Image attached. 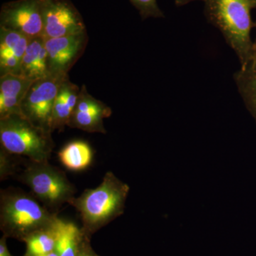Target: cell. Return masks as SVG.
<instances>
[{
  "mask_svg": "<svg viewBox=\"0 0 256 256\" xmlns=\"http://www.w3.org/2000/svg\"><path fill=\"white\" fill-rule=\"evenodd\" d=\"M68 76L48 75L34 80L20 104V112L24 117L37 127L52 132L54 104L62 82Z\"/></svg>",
  "mask_w": 256,
  "mask_h": 256,
  "instance_id": "6",
  "label": "cell"
},
{
  "mask_svg": "<svg viewBox=\"0 0 256 256\" xmlns=\"http://www.w3.org/2000/svg\"><path fill=\"white\" fill-rule=\"evenodd\" d=\"M106 114L96 111L79 112L74 111L69 120L68 127L77 128L88 132H99L106 134L104 119L107 118Z\"/></svg>",
  "mask_w": 256,
  "mask_h": 256,
  "instance_id": "17",
  "label": "cell"
},
{
  "mask_svg": "<svg viewBox=\"0 0 256 256\" xmlns=\"http://www.w3.org/2000/svg\"><path fill=\"white\" fill-rule=\"evenodd\" d=\"M32 82L20 75L0 76V118L21 114L20 104Z\"/></svg>",
  "mask_w": 256,
  "mask_h": 256,
  "instance_id": "10",
  "label": "cell"
},
{
  "mask_svg": "<svg viewBox=\"0 0 256 256\" xmlns=\"http://www.w3.org/2000/svg\"><path fill=\"white\" fill-rule=\"evenodd\" d=\"M205 14L218 28L227 44L238 56L240 66L252 58L254 42L250 31L254 24L247 0H205Z\"/></svg>",
  "mask_w": 256,
  "mask_h": 256,
  "instance_id": "1",
  "label": "cell"
},
{
  "mask_svg": "<svg viewBox=\"0 0 256 256\" xmlns=\"http://www.w3.org/2000/svg\"><path fill=\"white\" fill-rule=\"evenodd\" d=\"M82 235L75 224L58 218L56 224L55 252L58 256H77Z\"/></svg>",
  "mask_w": 256,
  "mask_h": 256,
  "instance_id": "14",
  "label": "cell"
},
{
  "mask_svg": "<svg viewBox=\"0 0 256 256\" xmlns=\"http://www.w3.org/2000/svg\"><path fill=\"white\" fill-rule=\"evenodd\" d=\"M252 9H256V0H247Z\"/></svg>",
  "mask_w": 256,
  "mask_h": 256,
  "instance_id": "26",
  "label": "cell"
},
{
  "mask_svg": "<svg viewBox=\"0 0 256 256\" xmlns=\"http://www.w3.org/2000/svg\"><path fill=\"white\" fill-rule=\"evenodd\" d=\"M52 133L32 124L21 114L0 118L2 149L30 161L48 162L54 148Z\"/></svg>",
  "mask_w": 256,
  "mask_h": 256,
  "instance_id": "4",
  "label": "cell"
},
{
  "mask_svg": "<svg viewBox=\"0 0 256 256\" xmlns=\"http://www.w3.org/2000/svg\"><path fill=\"white\" fill-rule=\"evenodd\" d=\"M129 191L127 184L108 172L98 186L85 190L68 204L78 212L84 227L94 230L124 214Z\"/></svg>",
  "mask_w": 256,
  "mask_h": 256,
  "instance_id": "2",
  "label": "cell"
},
{
  "mask_svg": "<svg viewBox=\"0 0 256 256\" xmlns=\"http://www.w3.org/2000/svg\"><path fill=\"white\" fill-rule=\"evenodd\" d=\"M25 36L18 32L0 28V54H12Z\"/></svg>",
  "mask_w": 256,
  "mask_h": 256,
  "instance_id": "19",
  "label": "cell"
},
{
  "mask_svg": "<svg viewBox=\"0 0 256 256\" xmlns=\"http://www.w3.org/2000/svg\"><path fill=\"white\" fill-rule=\"evenodd\" d=\"M0 28L30 37L44 36L42 0H14L0 10Z\"/></svg>",
  "mask_w": 256,
  "mask_h": 256,
  "instance_id": "7",
  "label": "cell"
},
{
  "mask_svg": "<svg viewBox=\"0 0 256 256\" xmlns=\"http://www.w3.org/2000/svg\"><path fill=\"white\" fill-rule=\"evenodd\" d=\"M77 256H94L92 255V254H89L88 252H82L80 250V249H79V252H78V255Z\"/></svg>",
  "mask_w": 256,
  "mask_h": 256,
  "instance_id": "25",
  "label": "cell"
},
{
  "mask_svg": "<svg viewBox=\"0 0 256 256\" xmlns=\"http://www.w3.org/2000/svg\"><path fill=\"white\" fill-rule=\"evenodd\" d=\"M11 154L6 152L4 150L1 148V154H0V176L1 178H4L6 176L12 174L13 164H12L10 156Z\"/></svg>",
  "mask_w": 256,
  "mask_h": 256,
  "instance_id": "22",
  "label": "cell"
},
{
  "mask_svg": "<svg viewBox=\"0 0 256 256\" xmlns=\"http://www.w3.org/2000/svg\"><path fill=\"white\" fill-rule=\"evenodd\" d=\"M58 158L68 170L82 171L90 164L92 152L90 146L84 141L69 142L58 152Z\"/></svg>",
  "mask_w": 256,
  "mask_h": 256,
  "instance_id": "15",
  "label": "cell"
},
{
  "mask_svg": "<svg viewBox=\"0 0 256 256\" xmlns=\"http://www.w3.org/2000/svg\"><path fill=\"white\" fill-rule=\"evenodd\" d=\"M38 256H58V254L54 250V252H50V254H45V255H42Z\"/></svg>",
  "mask_w": 256,
  "mask_h": 256,
  "instance_id": "28",
  "label": "cell"
},
{
  "mask_svg": "<svg viewBox=\"0 0 256 256\" xmlns=\"http://www.w3.org/2000/svg\"><path fill=\"white\" fill-rule=\"evenodd\" d=\"M44 38L48 75L67 76L86 48L88 42L87 32L58 38Z\"/></svg>",
  "mask_w": 256,
  "mask_h": 256,
  "instance_id": "9",
  "label": "cell"
},
{
  "mask_svg": "<svg viewBox=\"0 0 256 256\" xmlns=\"http://www.w3.org/2000/svg\"><path fill=\"white\" fill-rule=\"evenodd\" d=\"M130 2L137 9L142 20L164 18L156 0H130Z\"/></svg>",
  "mask_w": 256,
  "mask_h": 256,
  "instance_id": "20",
  "label": "cell"
},
{
  "mask_svg": "<svg viewBox=\"0 0 256 256\" xmlns=\"http://www.w3.org/2000/svg\"><path fill=\"white\" fill-rule=\"evenodd\" d=\"M254 26H255L256 28V24H254ZM252 53H254L252 57H256V40L255 42H254V47H252Z\"/></svg>",
  "mask_w": 256,
  "mask_h": 256,
  "instance_id": "27",
  "label": "cell"
},
{
  "mask_svg": "<svg viewBox=\"0 0 256 256\" xmlns=\"http://www.w3.org/2000/svg\"><path fill=\"white\" fill-rule=\"evenodd\" d=\"M234 79L239 94L256 122V57L240 66L234 74Z\"/></svg>",
  "mask_w": 256,
  "mask_h": 256,
  "instance_id": "13",
  "label": "cell"
},
{
  "mask_svg": "<svg viewBox=\"0 0 256 256\" xmlns=\"http://www.w3.org/2000/svg\"><path fill=\"white\" fill-rule=\"evenodd\" d=\"M42 2L44 38L87 32L82 14L70 0H42Z\"/></svg>",
  "mask_w": 256,
  "mask_h": 256,
  "instance_id": "8",
  "label": "cell"
},
{
  "mask_svg": "<svg viewBox=\"0 0 256 256\" xmlns=\"http://www.w3.org/2000/svg\"><path fill=\"white\" fill-rule=\"evenodd\" d=\"M57 213L42 205L32 194L8 188L0 194V222L8 234L26 239L32 234L52 225Z\"/></svg>",
  "mask_w": 256,
  "mask_h": 256,
  "instance_id": "3",
  "label": "cell"
},
{
  "mask_svg": "<svg viewBox=\"0 0 256 256\" xmlns=\"http://www.w3.org/2000/svg\"><path fill=\"white\" fill-rule=\"evenodd\" d=\"M56 220L50 226L32 234L25 239V242L28 244V256L45 255L55 250L56 242Z\"/></svg>",
  "mask_w": 256,
  "mask_h": 256,
  "instance_id": "16",
  "label": "cell"
},
{
  "mask_svg": "<svg viewBox=\"0 0 256 256\" xmlns=\"http://www.w3.org/2000/svg\"><path fill=\"white\" fill-rule=\"evenodd\" d=\"M80 90L78 86L69 80L68 76L64 79L54 104L50 120L52 132L56 130L60 132L65 126H68L69 120L75 110Z\"/></svg>",
  "mask_w": 256,
  "mask_h": 256,
  "instance_id": "11",
  "label": "cell"
},
{
  "mask_svg": "<svg viewBox=\"0 0 256 256\" xmlns=\"http://www.w3.org/2000/svg\"><path fill=\"white\" fill-rule=\"evenodd\" d=\"M21 76L32 82L48 76L44 37H35L30 40L22 60Z\"/></svg>",
  "mask_w": 256,
  "mask_h": 256,
  "instance_id": "12",
  "label": "cell"
},
{
  "mask_svg": "<svg viewBox=\"0 0 256 256\" xmlns=\"http://www.w3.org/2000/svg\"><path fill=\"white\" fill-rule=\"evenodd\" d=\"M4 239V238H2L0 242V256H12L8 249L6 248Z\"/></svg>",
  "mask_w": 256,
  "mask_h": 256,
  "instance_id": "23",
  "label": "cell"
},
{
  "mask_svg": "<svg viewBox=\"0 0 256 256\" xmlns=\"http://www.w3.org/2000/svg\"><path fill=\"white\" fill-rule=\"evenodd\" d=\"M18 180L30 188L32 196L54 213L75 198V188L66 174L48 162L30 160Z\"/></svg>",
  "mask_w": 256,
  "mask_h": 256,
  "instance_id": "5",
  "label": "cell"
},
{
  "mask_svg": "<svg viewBox=\"0 0 256 256\" xmlns=\"http://www.w3.org/2000/svg\"><path fill=\"white\" fill-rule=\"evenodd\" d=\"M79 112H86V111H96L106 114L108 117H110L112 114V110L108 106L106 105L102 101L97 100L92 97L87 92L86 87L82 85L79 92L78 100L76 106L75 110Z\"/></svg>",
  "mask_w": 256,
  "mask_h": 256,
  "instance_id": "18",
  "label": "cell"
},
{
  "mask_svg": "<svg viewBox=\"0 0 256 256\" xmlns=\"http://www.w3.org/2000/svg\"><path fill=\"white\" fill-rule=\"evenodd\" d=\"M0 75L14 74L21 76V60L12 54H0Z\"/></svg>",
  "mask_w": 256,
  "mask_h": 256,
  "instance_id": "21",
  "label": "cell"
},
{
  "mask_svg": "<svg viewBox=\"0 0 256 256\" xmlns=\"http://www.w3.org/2000/svg\"><path fill=\"white\" fill-rule=\"evenodd\" d=\"M194 1L204 2L205 0H174L175 4L178 6H182Z\"/></svg>",
  "mask_w": 256,
  "mask_h": 256,
  "instance_id": "24",
  "label": "cell"
}]
</instances>
